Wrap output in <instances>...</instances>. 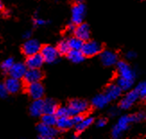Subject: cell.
Wrapping results in <instances>:
<instances>
[{
  "label": "cell",
  "instance_id": "1",
  "mask_svg": "<svg viewBox=\"0 0 146 139\" xmlns=\"http://www.w3.org/2000/svg\"><path fill=\"white\" fill-rule=\"evenodd\" d=\"M133 123L131 120L130 115H125L120 117L117 124L114 126L111 132V136L113 138H119L130 127V124Z\"/></svg>",
  "mask_w": 146,
  "mask_h": 139
},
{
  "label": "cell",
  "instance_id": "2",
  "mask_svg": "<svg viewBox=\"0 0 146 139\" xmlns=\"http://www.w3.org/2000/svg\"><path fill=\"white\" fill-rule=\"evenodd\" d=\"M117 72L119 77L135 82L136 74L127 62L120 60L117 63Z\"/></svg>",
  "mask_w": 146,
  "mask_h": 139
},
{
  "label": "cell",
  "instance_id": "3",
  "mask_svg": "<svg viewBox=\"0 0 146 139\" xmlns=\"http://www.w3.org/2000/svg\"><path fill=\"white\" fill-rule=\"evenodd\" d=\"M68 108L70 110L71 117L76 114H84L89 110V103L85 100L74 99L69 102Z\"/></svg>",
  "mask_w": 146,
  "mask_h": 139
},
{
  "label": "cell",
  "instance_id": "4",
  "mask_svg": "<svg viewBox=\"0 0 146 139\" xmlns=\"http://www.w3.org/2000/svg\"><path fill=\"white\" fill-rule=\"evenodd\" d=\"M86 15V6L85 5L81 3H76L72 8V23L75 25H78L84 23V20Z\"/></svg>",
  "mask_w": 146,
  "mask_h": 139
},
{
  "label": "cell",
  "instance_id": "5",
  "mask_svg": "<svg viewBox=\"0 0 146 139\" xmlns=\"http://www.w3.org/2000/svg\"><path fill=\"white\" fill-rule=\"evenodd\" d=\"M82 51L85 57H93L98 54H100V52L102 51V46L98 41L88 40L84 41Z\"/></svg>",
  "mask_w": 146,
  "mask_h": 139
},
{
  "label": "cell",
  "instance_id": "6",
  "mask_svg": "<svg viewBox=\"0 0 146 139\" xmlns=\"http://www.w3.org/2000/svg\"><path fill=\"white\" fill-rule=\"evenodd\" d=\"M37 131L39 137L41 139H52L58 134V129L52 126H48L44 123H40L37 126Z\"/></svg>",
  "mask_w": 146,
  "mask_h": 139
},
{
  "label": "cell",
  "instance_id": "7",
  "mask_svg": "<svg viewBox=\"0 0 146 139\" xmlns=\"http://www.w3.org/2000/svg\"><path fill=\"white\" fill-rule=\"evenodd\" d=\"M139 99V94L135 89L130 90L125 93V95L121 99L119 102L120 110H128L134 105Z\"/></svg>",
  "mask_w": 146,
  "mask_h": 139
},
{
  "label": "cell",
  "instance_id": "8",
  "mask_svg": "<svg viewBox=\"0 0 146 139\" xmlns=\"http://www.w3.org/2000/svg\"><path fill=\"white\" fill-rule=\"evenodd\" d=\"M40 54L43 57L44 61L49 63V64L56 62L59 56L58 49L51 45H44L43 47H41Z\"/></svg>",
  "mask_w": 146,
  "mask_h": 139
},
{
  "label": "cell",
  "instance_id": "9",
  "mask_svg": "<svg viewBox=\"0 0 146 139\" xmlns=\"http://www.w3.org/2000/svg\"><path fill=\"white\" fill-rule=\"evenodd\" d=\"M26 91L33 100L41 99L44 95V86L40 84V82H35L27 84Z\"/></svg>",
  "mask_w": 146,
  "mask_h": 139
},
{
  "label": "cell",
  "instance_id": "10",
  "mask_svg": "<svg viewBox=\"0 0 146 139\" xmlns=\"http://www.w3.org/2000/svg\"><path fill=\"white\" fill-rule=\"evenodd\" d=\"M40 49H41L40 43L34 39L28 40L27 41H25V43L23 44L22 48L23 53L27 57L40 53Z\"/></svg>",
  "mask_w": 146,
  "mask_h": 139
},
{
  "label": "cell",
  "instance_id": "11",
  "mask_svg": "<svg viewBox=\"0 0 146 139\" xmlns=\"http://www.w3.org/2000/svg\"><path fill=\"white\" fill-rule=\"evenodd\" d=\"M100 61L105 67H112L117 65L118 57L116 52L110 49H105L100 52Z\"/></svg>",
  "mask_w": 146,
  "mask_h": 139
},
{
  "label": "cell",
  "instance_id": "12",
  "mask_svg": "<svg viewBox=\"0 0 146 139\" xmlns=\"http://www.w3.org/2000/svg\"><path fill=\"white\" fill-rule=\"evenodd\" d=\"M43 78V73L40 68H29L27 69L23 76V81L26 84L40 82Z\"/></svg>",
  "mask_w": 146,
  "mask_h": 139
},
{
  "label": "cell",
  "instance_id": "13",
  "mask_svg": "<svg viewBox=\"0 0 146 139\" xmlns=\"http://www.w3.org/2000/svg\"><path fill=\"white\" fill-rule=\"evenodd\" d=\"M122 92H123L122 88L116 83V84H110L108 85L106 87L104 93L106 94V96L109 98L110 102H111V100H115L121 96Z\"/></svg>",
  "mask_w": 146,
  "mask_h": 139
},
{
  "label": "cell",
  "instance_id": "14",
  "mask_svg": "<svg viewBox=\"0 0 146 139\" xmlns=\"http://www.w3.org/2000/svg\"><path fill=\"white\" fill-rule=\"evenodd\" d=\"M74 34V36L80 38V39L84 41H86L88 40H90V36H91L90 27H89V25L87 23H82L75 26Z\"/></svg>",
  "mask_w": 146,
  "mask_h": 139
},
{
  "label": "cell",
  "instance_id": "15",
  "mask_svg": "<svg viewBox=\"0 0 146 139\" xmlns=\"http://www.w3.org/2000/svg\"><path fill=\"white\" fill-rule=\"evenodd\" d=\"M26 71H27L26 64H23V63H15L8 72L11 77L21 79L23 78Z\"/></svg>",
  "mask_w": 146,
  "mask_h": 139
},
{
  "label": "cell",
  "instance_id": "16",
  "mask_svg": "<svg viewBox=\"0 0 146 139\" xmlns=\"http://www.w3.org/2000/svg\"><path fill=\"white\" fill-rule=\"evenodd\" d=\"M30 113L33 117H41L44 113V100L41 99L33 100V102L30 106Z\"/></svg>",
  "mask_w": 146,
  "mask_h": 139
},
{
  "label": "cell",
  "instance_id": "17",
  "mask_svg": "<svg viewBox=\"0 0 146 139\" xmlns=\"http://www.w3.org/2000/svg\"><path fill=\"white\" fill-rule=\"evenodd\" d=\"M44 62L45 61H44L43 57L40 52L29 56L26 59V66L28 68H40Z\"/></svg>",
  "mask_w": 146,
  "mask_h": 139
},
{
  "label": "cell",
  "instance_id": "18",
  "mask_svg": "<svg viewBox=\"0 0 146 139\" xmlns=\"http://www.w3.org/2000/svg\"><path fill=\"white\" fill-rule=\"evenodd\" d=\"M74 126V124L72 117H59L58 118V120H56V128L59 131L64 132V131L70 129Z\"/></svg>",
  "mask_w": 146,
  "mask_h": 139
},
{
  "label": "cell",
  "instance_id": "19",
  "mask_svg": "<svg viewBox=\"0 0 146 139\" xmlns=\"http://www.w3.org/2000/svg\"><path fill=\"white\" fill-rule=\"evenodd\" d=\"M5 84L6 86V89H7L8 92L12 93V94L18 92L22 88V83H21L20 79L11 77V76H10V78L6 79Z\"/></svg>",
  "mask_w": 146,
  "mask_h": 139
},
{
  "label": "cell",
  "instance_id": "20",
  "mask_svg": "<svg viewBox=\"0 0 146 139\" xmlns=\"http://www.w3.org/2000/svg\"><path fill=\"white\" fill-rule=\"evenodd\" d=\"M109 102H110V100L106 96V94L104 92L97 94V95L94 96L92 100V105L95 109H103L109 104Z\"/></svg>",
  "mask_w": 146,
  "mask_h": 139
},
{
  "label": "cell",
  "instance_id": "21",
  "mask_svg": "<svg viewBox=\"0 0 146 139\" xmlns=\"http://www.w3.org/2000/svg\"><path fill=\"white\" fill-rule=\"evenodd\" d=\"M67 58L73 63L78 64L84 60L85 56L82 53V50H77V49H70V51L67 53Z\"/></svg>",
  "mask_w": 146,
  "mask_h": 139
},
{
  "label": "cell",
  "instance_id": "22",
  "mask_svg": "<svg viewBox=\"0 0 146 139\" xmlns=\"http://www.w3.org/2000/svg\"><path fill=\"white\" fill-rule=\"evenodd\" d=\"M58 109V105L53 99H46L44 100V113H46V114H56Z\"/></svg>",
  "mask_w": 146,
  "mask_h": 139
},
{
  "label": "cell",
  "instance_id": "23",
  "mask_svg": "<svg viewBox=\"0 0 146 139\" xmlns=\"http://www.w3.org/2000/svg\"><path fill=\"white\" fill-rule=\"evenodd\" d=\"M94 122V118L92 117H84V118L82 120L78 123L77 125H75V132L78 134H81L82 132H84L85 129H87L90 126H92Z\"/></svg>",
  "mask_w": 146,
  "mask_h": 139
},
{
  "label": "cell",
  "instance_id": "24",
  "mask_svg": "<svg viewBox=\"0 0 146 139\" xmlns=\"http://www.w3.org/2000/svg\"><path fill=\"white\" fill-rule=\"evenodd\" d=\"M67 41L69 44V47H70V49H77V50H82V46H84V41L76 36L69 38Z\"/></svg>",
  "mask_w": 146,
  "mask_h": 139
},
{
  "label": "cell",
  "instance_id": "25",
  "mask_svg": "<svg viewBox=\"0 0 146 139\" xmlns=\"http://www.w3.org/2000/svg\"><path fill=\"white\" fill-rule=\"evenodd\" d=\"M56 120H58V117L56 116V114H46V113H44L41 116V122L48 126L56 127Z\"/></svg>",
  "mask_w": 146,
  "mask_h": 139
},
{
  "label": "cell",
  "instance_id": "26",
  "mask_svg": "<svg viewBox=\"0 0 146 139\" xmlns=\"http://www.w3.org/2000/svg\"><path fill=\"white\" fill-rule=\"evenodd\" d=\"M116 83L122 88L123 91H129L131 88L133 87V84H134L135 82L129 81V80H126V79H124V78H121V77L117 76Z\"/></svg>",
  "mask_w": 146,
  "mask_h": 139
},
{
  "label": "cell",
  "instance_id": "27",
  "mask_svg": "<svg viewBox=\"0 0 146 139\" xmlns=\"http://www.w3.org/2000/svg\"><path fill=\"white\" fill-rule=\"evenodd\" d=\"M56 49H58L59 55H67V53L70 51V47H69L68 41L66 40L59 41L58 46H56Z\"/></svg>",
  "mask_w": 146,
  "mask_h": 139
},
{
  "label": "cell",
  "instance_id": "28",
  "mask_svg": "<svg viewBox=\"0 0 146 139\" xmlns=\"http://www.w3.org/2000/svg\"><path fill=\"white\" fill-rule=\"evenodd\" d=\"M131 120L133 123L135 122H142L146 120V112L142 110V111H138L136 113H134V114L130 115Z\"/></svg>",
  "mask_w": 146,
  "mask_h": 139
},
{
  "label": "cell",
  "instance_id": "29",
  "mask_svg": "<svg viewBox=\"0 0 146 139\" xmlns=\"http://www.w3.org/2000/svg\"><path fill=\"white\" fill-rule=\"evenodd\" d=\"M135 90L139 94V98L143 100H146V82H142L138 84L135 87Z\"/></svg>",
  "mask_w": 146,
  "mask_h": 139
},
{
  "label": "cell",
  "instance_id": "30",
  "mask_svg": "<svg viewBox=\"0 0 146 139\" xmlns=\"http://www.w3.org/2000/svg\"><path fill=\"white\" fill-rule=\"evenodd\" d=\"M56 116L58 118H59V117H71L70 110H69L68 106L58 107V110H56Z\"/></svg>",
  "mask_w": 146,
  "mask_h": 139
},
{
  "label": "cell",
  "instance_id": "31",
  "mask_svg": "<svg viewBox=\"0 0 146 139\" xmlns=\"http://www.w3.org/2000/svg\"><path fill=\"white\" fill-rule=\"evenodd\" d=\"M15 63H14V59H5L3 63H2V65H1V67L4 71H9L10 70V68L13 67V65H14Z\"/></svg>",
  "mask_w": 146,
  "mask_h": 139
},
{
  "label": "cell",
  "instance_id": "32",
  "mask_svg": "<svg viewBox=\"0 0 146 139\" xmlns=\"http://www.w3.org/2000/svg\"><path fill=\"white\" fill-rule=\"evenodd\" d=\"M8 91L6 89L5 84H0V98H5L8 94Z\"/></svg>",
  "mask_w": 146,
  "mask_h": 139
},
{
  "label": "cell",
  "instance_id": "33",
  "mask_svg": "<svg viewBox=\"0 0 146 139\" xmlns=\"http://www.w3.org/2000/svg\"><path fill=\"white\" fill-rule=\"evenodd\" d=\"M72 118H73L74 124V126H75V125H77L78 123H80V122L82 120V119L84 118V114H76V115L73 116Z\"/></svg>",
  "mask_w": 146,
  "mask_h": 139
},
{
  "label": "cell",
  "instance_id": "34",
  "mask_svg": "<svg viewBox=\"0 0 146 139\" xmlns=\"http://www.w3.org/2000/svg\"><path fill=\"white\" fill-rule=\"evenodd\" d=\"M34 24L36 26H42V25H45L47 24V21L44 20V19H41V18H38V17H35L34 18Z\"/></svg>",
  "mask_w": 146,
  "mask_h": 139
},
{
  "label": "cell",
  "instance_id": "35",
  "mask_svg": "<svg viewBox=\"0 0 146 139\" xmlns=\"http://www.w3.org/2000/svg\"><path fill=\"white\" fill-rule=\"evenodd\" d=\"M119 106L118 107H113V108H111L110 110V115L112 116V117H116L118 115V113H119Z\"/></svg>",
  "mask_w": 146,
  "mask_h": 139
},
{
  "label": "cell",
  "instance_id": "36",
  "mask_svg": "<svg viewBox=\"0 0 146 139\" xmlns=\"http://www.w3.org/2000/svg\"><path fill=\"white\" fill-rule=\"evenodd\" d=\"M107 119L106 118H99L98 120H97V127L98 128H103V127H105V126L107 125Z\"/></svg>",
  "mask_w": 146,
  "mask_h": 139
},
{
  "label": "cell",
  "instance_id": "37",
  "mask_svg": "<svg viewBox=\"0 0 146 139\" xmlns=\"http://www.w3.org/2000/svg\"><path fill=\"white\" fill-rule=\"evenodd\" d=\"M136 52L135 51H133V50H129V51L126 52L125 54V58L127 59H135L136 58Z\"/></svg>",
  "mask_w": 146,
  "mask_h": 139
},
{
  "label": "cell",
  "instance_id": "38",
  "mask_svg": "<svg viewBox=\"0 0 146 139\" xmlns=\"http://www.w3.org/2000/svg\"><path fill=\"white\" fill-rule=\"evenodd\" d=\"M31 37V31H25V33H23L24 39H30Z\"/></svg>",
  "mask_w": 146,
  "mask_h": 139
},
{
  "label": "cell",
  "instance_id": "39",
  "mask_svg": "<svg viewBox=\"0 0 146 139\" xmlns=\"http://www.w3.org/2000/svg\"><path fill=\"white\" fill-rule=\"evenodd\" d=\"M3 7H4V6H3V4H2V1L0 0V10H2Z\"/></svg>",
  "mask_w": 146,
  "mask_h": 139
},
{
  "label": "cell",
  "instance_id": "40",
  "mask_svg": "<svg viewBox=\"0 0 146 139\" xmlns=\"http://www.w3.org/2000/svg\"><path fill=\"white\" fill-rule=\"evenodd\" d=\"M74 1H75L76 3H81V2H84V0H74Z\"/></svg>",
  "mask_w": 146,
  "mask_h": 139
},
{
  "label": "cell",
  "instance_id": "41",
  "mask_svg": "<svg viewBox=\"0 0 146 139\" xmlns=\"http://www.w3.org/2000/svg\"><path fill=\"white\" fill-rule=\"evenodd\" d=\"M143 1H144V0H143Z\"/></svg>",
  "mask_w": 146,
  "mask_h": 139
}]
</instances>
